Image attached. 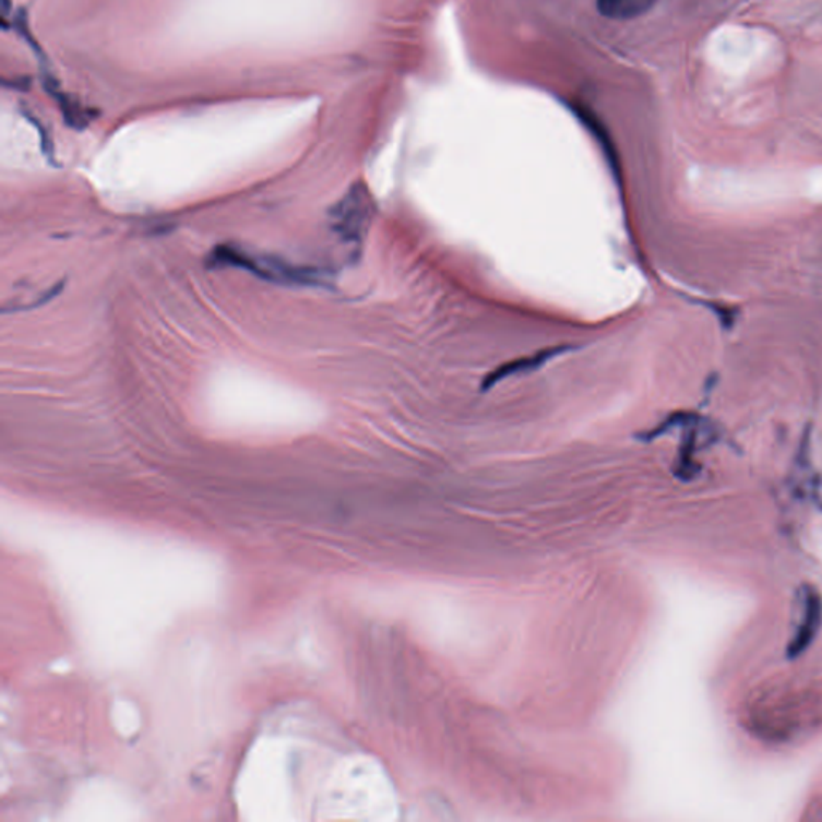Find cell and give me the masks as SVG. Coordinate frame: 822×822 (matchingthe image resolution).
Listing matches in <instances>:
<instances>
[{
    "mask_svg": "<svg viewBox=\"0 0 822 822\" xmlns=\"http://www.w3.org/2000/svg\"><path fill=\"white\" fill-rule=\"evenodd\" d=\"M206 265L210 269H243L249 274L278 285L329 286L331 278L330 272L323 269L291 264L274 255H254L234 245L214 248L206 259Z\"/></svg>",
    "mask_w": 822,
    "mask_h": 822,
    "instance_id": "6da1fadb",
    "label": "cell"
},
{
    "mask_svg": "<svg viewBox=\"0 0 822 822\" xmlns=\"http://www.w3.org/2000/svg\"><path fill=\"white\" fill-rule=\"evenodd\" d=\"M374 216L377 203L373 194L364 182H357L331 207L330 227L344 245L360 252L370 234Z\"/></svg>",
    "mask_w": 822,
    "mask_h": 822,
    "instance_id": "7a4b0ae2",
    "label": "cell"
},
{
    "mask_svg": "<svg viewBox=\"0 0 822 822\" xmlns=\"http://www.w3.org/2000/svg\"><path fill=\"white\" fill-rule=\"evenodd\" d=\"M575 350L574 346H555L548 347V349L538 350V353L532 354V356H525L516 358V360L507 361V364L500 365L490 371L483 383H480V391L487 392L493 389L495 385L503 383V381L510 380V378L522 377V374L532 373V371L540 370L541 367L555 360L556 357L564 356V354Z\"/></svg>",
    "mask_w": 822,
    "mask_h": 822,
    "instance_id": "3957f363",
    "label": "cell"
},
{
    "mask_svg": "<svg viewBox=\"0 0 822 822\" xmlns=\"http://www.w3.org/2000/svg\"><path fill=\"white\" fill-rule=\"evenodd\" d=\"M571 108L574 110L579 121L588 129L589 134H592L593 138L596 139V142L599 143V146H601L604 158L607 159V165L612 169L613 179H616L617 183H620V169L619 162H617L616 146H613L610 135L607 134L603 122L599 121L598 116H596L595 112L589 111L588 108L576 107V105Z\"/></svg>",
    "mask_w": 822,
    "mask_h": 822,
    "instance_id": "277c9868",
    "label": "cell"
},
{
    "mask_svg": "<svg viewBox=\"0 0 822 822\" xmlns=\"http://www.w3.org/2000/svg\"><path fill=\"white\" fill-rule=\"evenodd\" d=\"M656 0H596L599 13L610 20H631L653 9Z\"/></svg>",
    "mask_w": 822,
    "mask_h": 822,
    "instance_id": "5b68a950",
    "label": "cell"
},
{
    "mask_svg": "<svg viewBox=\"0 0 822 822\" xmlns=\"http://www.w3.org/2000/svg\"><path fill=\"white\" fill-rule=\"evenodd\" d=\"M821 601L814 593L808 595L807 613H805V623L798 630L797 636L793 641L794 653H800L811 640L820 627Z\"/></svg>",
    "mask_w": 822,
    "mask_h": 822,
    "instance_id": "8992f818",
    "label": "cell"
},
{
    "mask_svg": "<svg viewBox=\"0 0 822 822\" xmlns=\"http://www.w3.org/2000/svg\"><path fill=\"white\" fill-rule=\"evenodd\" d=\"M46 88L53 95V97H56L58 107H60L61 112H63L64 121H67V124L70 126V128L81 131L85 126H88L91 118H88L87 112L81 110V107L76 102L71 100L70 97L58 92L57 85H53L52 78H50L49 83L46 84Z\"/></svg>",
    "mask_w": 822,
    "mask_h": 822,
    "instance_id": "52a82bcc",
    "label": "cell"
}]
</instances>
